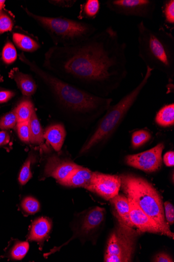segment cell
<instances>
[{"label":"cell","instance_id":"e0dca14e","mask_svg":"<svg viewBox=\"0 0 174 262\" xmlns=\"http://www.w3.org/2000/svg\"><path fill=\"white\" fill-rule=\"evenodd\" d=\"M110 201L116 209V215L118 221L129 227L134 228L131 221L130 206L128 198L118 194Z\"/></svg>","mask_w":174,"mask_h":262},{"label":"cell","instance_id":"7402d4cb","mask_svg":"<svg viewBox=\"0 0 174 262\" xmlns=\"http://www.w3.org/2000/svg\"><path fill=\"white\" fill-rule=\"evenodd\" d=\"M30 129V142L35 145L41 144L43 141L42 130L37 116L34 111L29 121Z\"/></svg>","mask_w":174,"mask_h":262},{"label":"cell","instance_id":"9c48e42d","mask_svg":"<svg viewBox=\"0 0 174 262\" xmlns=\"http://www.w3.org/2000/svg\"><path fill=\"white\" fill-rule=\"evenodd\" d=\"M164 148L163 144H159L150 150L128 156L126 163L132 167L145 172H156L161 168L162 164V155Z\"/></svg>","mask_w":174,"mask_h":262},{"label":"cell","instance_id":"4dcf8cb0","mask_svg":"<svg viewBox=\"0 0 174 262\" xmlns=\"http://www.w3.org/2000/svg\"><path fill=\"white\" fill-rule=\"evenodd\" d=\"M17 130L20 139L26 143L30 142V129L29 121L17 123Z\"/></svg>","mask_w":174,"mask_h":262},{"label":"cell","instance_id":"9a60e30c","mask_svg":"<svg viewBox=\"0 0 174 262\" xmlns=\"http://www.w3.org/2000/svg\"><path fill=\"white\" fill-rule=\"evenodd\" d=\"M105 209L96 207L90 210L86 215L83 221L81 233L88 234L97 228L104 221Z\"/></svg>","mask_w":174,"mask_h":262},{"label":"cell","instance_id":"603a6c76","mask_svg":"<svg viewBox=\"0 0 174 262\" xmlns=\"http://www.w3.org/2000/svg\"><path fill=\"white\" fill-rule=\"evenodd\" d=\"M17 123L30 121L35 111L34 105L30 100L21 101L15 108Z\"/></svg>","mask_w":174,"mask_h":262},{"label":"cell","instance_id":"4fadbf2b","mask_svg":"<svg viewBox=\"0 0 174 262\" xmlns=\"http://www.w3.org/2000/svg\"><path fill=\"white\" fill-rule=\"evenodd\" d=\"M93 172L79 165L66 179L59 182L63 186L73 187H83L85 189L91 184Z\"/></svg>","mask_w":174,"mask_h":262},{"label":"cell","instance_id":"30bf717a","mask_svg":"<svg viewBox=\"0 0 174 262\" xmlns=\"http://www.w3.org/2000/svg\"><path fill=\"white\" fill-rule=\"evenodd\" d=\"M120 179L117 176L93 172L91 184L87 190L110 200L118 194Z\"/></svg>","mask_w":174,"mask_h":262},{"label":"cell","instance_id":"484cf974","mask_svg":"<svg viewBox=\"0 0 174 262\" xmlns=\"http://www.w3.org/2000/svg\"><path fill=\"white\" fill-rule=\"evenodd\" d=\"M30 249L28 242H18L11 250L10 255L15 260H21L27 255Z\"/></svg>","mask_w":174,"mask_h":262},{"label":"cell","instance_id":"52a82bcc","mask_svg":"<svg viewBox=\"0 0 174 262\" xmlns=\"http://www.w3.org/2000/svg\"><path fill=\"white\" fill-rule=\"evenodd\" d=\"M118 222L108 243L105 257L106 262L131 261L136 239L140 233L134 228Z\"/></svg>","mask_w":174,"mask_h":262},{"label":"cell","instance_id":"d4e9b609","mask_svg":"<svg viewBox=\"0 0 174 262\" xmlns=\"http://www.w3.org/2000/svg\"><path fill=\"white\" fill-rule=\"evenodd\" d=\"M151 138V134L146 130H140L136 131L132 135V146L134 148H139L150 140Z\"/></svg>","mask_w":174,"mask_h":262},{"label":"cell","instance_id":"7a4b0ae2","mask_svg":"<svg viewBox=\"0 0 174 262\" xmlns=\"http://www.w3.org/2000/svg\"><path fill=\"white\" fill-rule=\"evenodd\" d=\"M19 58L45 85L55 107L62 115L92 120L103 115L111 105L112 99L96 96L60 79L23 53Z\"/></svg>","mask_w":174,"mask_h":262},{"label":"cell","instance_id":"74e56055","mask_svg":"<svg viewBox=\"0 0 174 262\" xmlns=\"http://www.w3.org/2000/svg\"><path fill=\"white\" fill-rule=\"evenodd\" d=\"M10 141L9 134L5 131L0 132V147L8 144Z\"/></svg>","mask_w":174,"mask_h":262},{"label":"cell","instance_id":"ac0fdd59","mask_svg":"<svg viewBox=\"0 0 174 262\" xmlns=\"http://www.w3.org/2000/svg\"><path fill=\"white\" fill-rule=\"evenodd\" d=\"M66 135L64 126L58 124L47 128L43 137L56 151H60L63 145Z\"/></svg>","mask_w":174,"mask_h":262},{"label":"cell","instance_id":"ba28073f","mask_svg":"<svg viewBox=\"0 0 174 262\" xmlns=\"http://www.w3.org/2000/svg\"><path fill=\"white\" fill-rule=\"evenodd\" d=\"M106 7L121 15L153 19L157 8L154 0H108Z\"/></svg>","mask_w":174,"mask_h":262},{"label":"cell","instance_id":"277c9868","mask_svg":"<svg viewBox=\"0 0 174 262\" xmlns=\"http://www.w3.org/2000/svg\"><path fill=\"white\" fill-rule=\"evenodd\" d=\"M24 12L35 21L52 38L55 46H70L77 45L97 32L91 24L63 16L51 17L37 15L27 8Z\"/></svg>","mask_w":174,"mask_h":262},{"label":"cell","instance_id":"d6a6232c","mask_svg":"<svg viewBox=\"0 0 174 262\" xmlns=\"http://www.w3.org/2000/svg\"><path fill=\"white\" fill-rule=\"evenodd\" d=\"M164 214L166 222L170 225L174 223V207L169 202L164 203Z\"/></svg>","mask_w":174,"mask_h":262},{"label":"cell","instance_id":"f1b7e54d","mask_svg":"<svg viewBox=\"0 0 174 262\" xmlns=\"http://www.w3.org/2000/svg\"><path fill=\"white\" fill-rule=\"evenodd\" d=\"M17 123V119L15 109L4 115L0 120V128L9 129L14 128Z\"/></svg>","mask_w":174,"mask_h":262},{"label":"cell","instance_id":"d6986e66","mask_svg":"<svg viewBox=\"0 0 174 262\" xmlns=\"http://www.w3.org/2000/svg\"><path fill=\"white\" fill-rule=\"evenodd\" d=\"M13 39L19 49L23 52L33 53L40 49L38 42L30 36L19 33L13 34Z\"/></svg>","mask_w":174,"mask_h":262},{"label":"cell","instance_id":"5b68a950","mask_svg":"<svg viewBox=\"0 0 174 262\" xmlns=\"http://www.w3.org/2000/svg\"><path fill=\"white\" fill-rule=\"evenodd\" d=\"M146 68L145 75L137 86L117 103L111 105L103 115L95 132L82 148L81 154L86 152L101 142L107 140L119 126L152 76L154 70L148 67Z\"/></svg>","mask_w":174,"mask_h":262},{"label":"cell","instance_id":"4316f807","mask_svg":"<svg viewBox=\"0 0 174 262\" xmlns=\"http://www.w3.org/2000/svg\"><path fill=\"white\" fill-rule=\"evenodd\" d=\"M3 59L7 64H11L15 61L17 54L14 46L8 41L4 47L3 51Z\"/></svg>","mask_w":174,"mask_h":262},{"label":"cell","instance_id":"7c38bea8","mask_svg":"<svg viewBox=\"0 0 174 262\" xmlns=\"http://www.w3.org/2000/svg\"><path fill=\"white\" fill-rule=\"evenodd\" d=\"M79 165L71 161L62 159L56 156L49 157L46 163L44 176L52 177L59 183L66 179Z\"/></svg>","mask_w":174,"mask_h":262},{"label":"cell","instance_id":"6da1fadb","mask_svg":"<svg viewBox=\"0 0 174 262\" xmlns=\"http://www.w3.org/2000/svg\"><path fill=\"white\" fill-rule=\"evenodd\" d=\"M127 47L117 31L108 27L77 45L49 48L43 68L70 84L107 98L128 76Z\"/></svg>","mask_w":174,"mask_h":262},{"label":"cell","instance_id":"83f0119b","mask_svg":"<svg viewBox=\"0 0 174 262\" xmlns=\"http://www.w3.org/2000/svg\"><path fill=\"white\" fill-rule=\"evenodd\" d=\"M32 162V159L30 157L22 166L18 177V181L21 185H26L32 178L31 170Z\"/></svg>","mask_w":174,"mask_h":262},{"label":"cell","instance_id":"ffe728a7","mask_svg":"<svg viewBox=\"0 0 174 262\" xmlns=\"http://www.w3.org/2000/svg\"><path fill=\"white\" fill-rule=\"evenodd\" d=\"M155 121L161 127H167L174 124V104L171 103L162 107L157 114Z\"/></svg>","mask_w":174,"mask_h":262},{"label":"cell","instance_id":"8d00e7d4","mask_svg":"<svg viewBox=\"0 0 174 262\" xmlns=\"http://www.w3.org/2000/svg\"><path fill=\"white\" fill-rule=\"evenodd\" d=\"M156 262H172V259L170 256L166 253H160L157 254L154 260Z\"/></svg>","mask_w":174,"mask_h":262},{"label":"cell","instance_id":"d590c367","mask_svg":"<svg viewBox=\"0 0 174 262\" xmlns=\"http://www.w3.org/2000/svg\"><path fill=\"white\" fill-rule=\"evenodd\" d=\"M163 160L165 165L167 166H173L174 165V152L169 151L165 154Z\"/></svg>","mask_w":174,"mask_h":262},{"label":"cell","instance_id":"836d02e7","mask_svg":"<svg viewBox=\"0 0 174 262\" xmlns=\"http://www.w3.org/2000/svg\"><path fill=\"white\" fill-rule=\"evenodd\" d=\"M49 3L53 5L61 8H71L76 3L77 1L74 0H58V1H49Z\"/></svg>","mask_w":174,"mask_h":262},{"label":"cell","instance_id":"cb8c5ba5","mask_svg":"<svg viewBox=\"0 0 174 262\" xmlns=\"http://www.w3.org/2000/svg\"><path fill=\"white\" fill-rule=\"evenodd\" d=\"M162 14L167 27L174 28V0H165L162 7Z\"/></svg>","mask_w":174,"mask_h":262},{"label":"cell","instance_id":"e575fe53","mask_svg":"<svg viewBox=\"0 0 174 262\" xmlns=\"http://www.w3.org/2000/svg\"><path fill=\"white\" fill-rule=\"evenodd\" d=\"M15 93L13 91L6 90L0 91V104L8 102L14 97Z\"/></svg>","mask_w":174,"mask_h":262},{"label":"cell","instance_id":"1f68e13d","mask_svg":"<svg viewBox=\"0 0 174 262\" xmlns=\"http://www.w3.org/2000/svg\"><path fill=\"white\" fill-rule=\"evenodd\" d=\"M13 27V22L6 13L0 12V34L11 31Z\"/></svg>","mask_w":174,"mask_h":262},{"label":"cell","instance_id":"f35d334b","mask_svg":"<svg viewBox=\"0 0 174 262\" xmlns=\"http://www.w3.org/2000/svg\"><path fill=\"white\" fill-rule=\"evenodd\" d=\"M6 1L5 0H0V12L3 11V9L4 8Z\"/></svg>","mask_w":174,"mask_h":262},{"label":"cell","instance_id":"8992f818","mask_svg":"<svg viewBox=\"0 0 174 262\" xmlns=\"http://www.w3.org/2000/svg\"><path fill=\"white\" fill-rule=\"evenodd\" d=\"M120 177V187L128 198L157 224L171 232L166 221L161 198L153 185L145 179L133 174Z\"/></svg>","mask_w":174,"mask_h":262},{"label":"cell","instance_id":"5bb4252c","mask_svg":"<svg viewBox=\"0 0 174 262\" xmlns=\"http://www.w3.org/2000/svg\"><path fill=\"white\" fill-rule=\"evenodd\" d=\"M10 77L15 80L24 96L30 97L35 94L37 85L32 76L20 72L18 68H14L10 73Z\"/></svg>","mask_w":174,"mask_h":262},{"label":"cell","instance_id":"f546056e","mask_svg":"<svg viewBox=\"0 0 174 262\" xmlns=\"http://www.w3.org/2000/svg\"><path fill=\"white\" fill-rule=\"evenodd\" d=\"M21 206L24 211L29 214H34L40 209L39 202L32 197L24 198L21 202Z\"/></svg>","mask_w":174,"mask_h":262},{"label":"cell","instance_id":"8fae6325","mask_svg":"<svg viewBox=\"0 0 174 262\" xmlns=\"http://www.w3.org/2000/svg\"><path fill=\"white\" fill-rule=\"evenodd\" d=\"M129 199L130 206V218L134 228L140 233L149 232L164 235L173 239V233L168 232L149 217L131 199Z\"/></svg>","mask_w":174,"mask_h":262},{"label":"cell","instance_id":"44dd1931","mask_svg":"<svg viewBox=\"0 0 174 262\" xmlns=\"http://www.w3.org/2000/svg\"><path fill=\"white\" fill-rule=\"evenodd\" d=\"M101 5L98 0H87L81 6V10L78 16L80 20L83 19H93L101 11Z\"/></svg>","mask_w":174,"mask_h":262},{"label":"cell","instance_id":"3957f363","mask_svg":"<svg viewBox=\"0 0 174 262\" xmlns=\"http://www.w3.org/2000/svg\"><path fill=\"white\" fill-rule=\"evenodd\" d=\"M138 56L146 67L164 74L169 81L174 77V36L161 27L157 31L143 20L137 26Z\"/></svg>","mask_w":174,"mask_h":262},{"label":"cell","instance_id":"2e32d148","mask_svg":"<svg viewBox=\"0 0 174 262\" xmlns=\"http://www.w3.org/2000/svg\"><path fill=\"white\" fill-rule=\"evenodd\" d=\"M52 229V223L46 218L41 217L35 221L31 227L29 239L43 244Z\"/></svg>","mask_w":174,"mask_h":262}]
</instances>
